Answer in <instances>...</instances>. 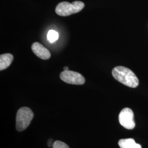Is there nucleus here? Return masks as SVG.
<instances>
[{
  "instance_id": "nucleus-3",
  "label": "nucleus",
  "mask_w": 148,
  "mask_h": 148,
  "mask_svg": "<svg viewBox=\"0 0 148 148\" xmlns=\"http://www.w3.org/2000/svg\"><path fill=\"white\" fill-rule=\"evenodd\" d=\"M34 117V113L27 107L20 108L16 116V128L17 131L21 132L29 126Z\"/></svg>"
},
{
  "instance_id": "nucleus-8",
  "label": "nucleus",
  "mask_w": 148,
  "mask_h": 148,
  "mask_svg": "<svg viewBox=\"0 0 148 148\" xmlns=\"http://www.w3.org/2000/svg\"><path fill=\"white\" fill-rule=\"evenodd\" d=\"M119 145L121 148H142L141 145L136 143L132 138L120 139L119 141Z\"/></svg>"
},
{
  "instance_id": "nucleus-6",
  "label": "nucleus",
  "mask_w": 148,
  "mask_h": 148,
  "mask_svg": "<svg viewBox=\"0 0 148 148\" xmlns=\"http://www.w3.org/2000/svg\"><path fill=\"white\" fill-rule=\"evenodd\" d=\"M32 52L40 58L47 60L51 58V55L49 51L40 43H34L32 45Z\"/></svg>"
},
{
  "instance_id": "nucleus-11",
  "label": "nucleus",
  "mask_w": 148,
  "mask_h": 148,
  "mask_svg": "<svg viewBox=\"0 0 148 148\" xmlns=\"http://www.w3.org/2000/svg\"><path fill=\"white\" fill-rule=\"evenodd\" d=\"M54 143V142H53V140L52 139H49L48 141V146L49 147H53Z\"/></svg>"
},
{
  "instance_id": "nucleus-7",
  "label": "nucleus",
  "mask_w": 148,
  "mask_h": 148,
  "mask_svg": "<svg viewBox=\"0 0 148 148\" xmlns=\"http://www.w3.org/2000/svg\"><path fill=\"white\" fill-rule=\"evenodd\" d=\"M13 60V56L10 53H5L0 56V70L1 71L7 69L10 66Z\"/></svg>"
},
{
  "instance_id": "nucleus-12",
  "label": "nucleus",
  "mask_w": 148,
  "mask_h": 148,
  "mask_svg": "<svg viewBox=\"0 0 148 148\" xmlns=\"http://www.w3.org/2000/svg\"><path fill=\"white\" fill-rule=\"evenodd\" d=\"M64 70L66 71V70H69V68L68 66H65L64 68Z\"/></svg>"
},
{
  "instance_id": "nucleus-5",
  "label": "nucleus",
  "mask_w": 148,
  "mask_h": 148,
  "mask_svg": "<svg viewBox=\"0 0 148 148\" xmlns=\"http://www.w3.org/2000/svg\"><path fill=\"white\" fill-rule=\"evenodd\" d=\"M60 77L64 82L73 85H83L85 82L84 77L79 73L70 70H64L60 75Z\"/></svg>"
},
{
  "instance_id": "nucleus-4",
  "label": "nucleus",
  "mask_w": 148,
  "mask_h": 148,
  "mask_svg": "<svg viewBox=\"0 0 148 148\" xmlns=\"http://www.w3.org/2000/svg\"><path fill=\"white\" fill-rule=\"evenodd\" d=\"M119 120L122 126L127 130H132L136 126L133 112L128 108L122 110L119 116Z\"/></svg>"
},
{
  "instance_id": "nucleus-9",
  "label": "nucleus",
  "mask_w": 148,
  "mask_h": 148,
  "mask_svg": "<svg viewBox=\"0 0 148 148\" xmlns=\"http://www.w3.org/2000/svg\"><path fill=\"white\" fill-rule=\"evenodd\" d=\"M59 38L58 33L55 30H50L47 34L48 40L50 42H54L56 41Z\"/></svg>"
},
{
  "instance_id": "nucleus-1",
  "label": "nucleus",
  "mask_w": 148,
  "mask_h": 148,
  "mask_svg": "<svg viewBox=\"0 0 148 148\" xmlns=\"http://www.w3.org/2000/svg\"><path fill=\"white\" fill-rule=\"evenodd\" d=\"M113 77L121 82L131 88H136L139 85V79L131 70L127 68L118 66L112 71Z\"/></svg>"
},
{
  "instance_id": "nucleus-2",
  "label": "nucleus",
  "mask_w": 148,
  "mask_h": 148,
  "mask_svg": "<svg viewBox=\"0 0 148 148\" xmlns=\"http://www.w3.org/2000/svg\"><path fill=\"white\" fill-rule=\"evenodd\" d=\"M85 7V4L81 1H74L73 3L62 2L57 5L56 12L59 16H69L79 12Z\"/></svg>"
},
{
  "instance_id": "nucleus-10",
  "label": "nucleus",
  "mask_w": 148,
  "mask_h": 148,
  "mask_svg": "<svg viewBox=\"0 0 148 148\" xmlns=\"http://www.w3.org/2000/svg\"><path fill=\"white\" fill-rule=\"evenodd\" d=\"M52 148H69V146L63 142L56 140L54 142Z\"/></svg>"
}]
</instances>
